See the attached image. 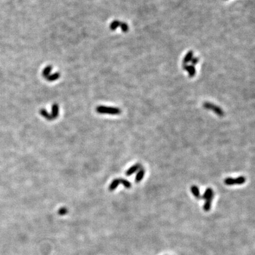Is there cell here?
I'll list each match as a JSON object with an SVG mask.
<instances>
[{"label":"cell","mask_w":255,"mask_h":255,"mask_svg":"<svg viewBox=\"0 0 255 255\" xmlns=\"http://www.w3.org/2000/svg\"><path fill=\"white\" fill-rule=\"evenodd\" d=\"M141 168V165L140 164H136L130 167L126 172V176H131L133 174H134L135 172L138 171L140 168Z\"/></svg>","instance_id":"3957f363"},{"label":"cell","mask_w":255,"mask_h":255,"mask_svg":"<svg viewBox=\"0 0 255 255\" xmlns=\"http://www.w3.org/2000/svg\"><path fill=\"white\" fill-rule=\"evenodd\" d=\"M52 69H53V67L51 66V65H49L44 69V70H43V72H42V75L45 79H46V77L50 75V73Z\"/></svg>","instance_id":"7c38bea8"},{"label":"cell","mask_w":255,"mask_h":255,"mask_svg":"<svg viewBox=\"0 0 255 255\" xmlns=\"http://www.w3.org/2000/svg\"><path fill=\"white\" fill-rule=\"evenodd\" d=\"M183 69H185L186 71H187L190 77H193L195 76L196 71V68L194 66L186 64V65H183Z\"/></svg>","instance_id":"277c9868"},{"label":"cell","mask_w":255,"mask_h":255,"mask_svg":"<svg viewBox=\"0 0 255 255\" xmlns=\"http://www.w3.org/2000/svg\"><path fill=\"white\" fill-rule=\"evenodd\" d=\"M191 191L196 199H200L201 198V194H200V190L197 186H192L191 187Z\"/></svg>","instance_id":"9c48e42d"},{"label":"cell","mask_w":255,"mask_h":255,"mask_svg":"<svg viewBox=\"0 0 255 255\" xmlns=\"http://www.w3.org/2000/svg\"><path fill=\"white\" fill-rule=\"evenodd\" d=\"M213 199H208L205 200V203L203 206V208L204 210L206 211H208L210 210L211 208V201Z\"/></svg>","instance_id":"2e32d148"},{"label":"cell","mask_w":255,"mask_h":255,"mask_svg":"<svg viewBox=\"0 0 255 255\" xmlns=\"http://www.w3.org/2000/svg\"><path fill=\"white\" fill-rule=\"evenodd\" d=\"M119 184H120V179H118V178L115 179L114 180L112 181V182L110 184L109 187V190L111 191L115 190L118 187Z\"/></svg>","instance_id":"30bf717a"},{"label":"cell","mask_w":255,"mask_h":255,"mask_svg":"<svg viewBox=\"0 0 255 255\" xmlns=\"http://www.w3.org/2000/svg\"><path fill=\"white\" fill-rule=\"evenodd\" d=\"M120 183H121L125 188L126 189H130L131 187V183L126 180V179H120Z\"/></svg>","instance_id":"ac0fdd59"},{"label":"cell","mask_w":255,"mask_h":255,"mask_svg":"<svg viewBox=\"0 0 255 255\" xmlns=\"http://www.w3.org/2000/svg\"><path fill=\"white\" fill-rule=\"evenodd\" d=\"M121 23V22L118 21V20H114L113 21H112L110 25V30L112 31L115 30L118 27H120Z\"/></svg>","instance_id":"5bb4252c"},{"label":"cell","mask_w":255,"mask_h":255,"mask_svg":"<svg viewBox=\"0 0 255 255\" xmlns=\"http://www.w3.org/2000/svg\"><path fill=\"white\" fill-rule=\"evenodd\" d=\"M235 179V185H242L246 182V178L244 176H240Z\"/></svg>","instance_id":"9a60e30c"},{"label":"cell","mask_w":255,"mask_h":255,"mask_svg":"<svg viewBox=\"0 0 255 255\" xmlns=\"http://www.w3.org/2000/svg\"><path fill=\"white\" fill-rule=\"evenodd\" d=\"M224 183L226 185H227V186L235 185V179L233 178L228 177L224 180Z\"/></svg>","instance_id":"e0dca14e"},{"label":"cell","mask_w":255,"mask_h":255,"mask_svg":"<svg viewBox=\"0 0 255 255\" xmlns=\"http://www.w3.org/2000/svg\"><path fill=\"white\" fill-rule=\"evenodd\" d=\"M203 106L205 109L213 111L216 114H217L218 116L220 117H222L224 115V112L223 110L219 106L213 103H211L210 102H204L203 103Z\"/></svg>","instance_id":"7a4b0ae2"},{"label":"cell","mask_w":255,"mask_h":255,"mask_svg":"<svg viewBox=\"0 0 255 255\" xmlns=\"http://www.w3.org/2000/svg\"><path fill=\"white\" fill-rule=\"evenodd\" d=\"M59 113V106L58 104L54 103L51 107V115L53 118V119H56Z\"/></svg>","instance_id":"5b68a950"},{"label":"cell","mask_w":255,"mask_h":255,"mask_svg":"<svg viewBox=\"0 0 255 255\" xmlns=\"http://www.w3.org/2000/svg\"><path fill=\"white\" fill-rule=\"evenodd\" d=\"M193 51L190 50V51H188V53L186 54V56H184L183 60V65H186L189 62H191L192 58H193Z\"/></svg>","instance_id":"52a82bcc"},{"label":"cell","mask_w":255,"mask_h":255,"mask_svg":"<svg viewBox=\"0 0 255 255\" xmlns=\"http://www.w3.org/2000/svg\"><path fill=\"white\" fill-rule=\"evenodd\" d=\"M60 73L57 72V73H55L54 74L50 75L49 76H47L46 77V79L49 82H53V81L57 80L60 77Z\"/></svg>","instance_id":"4fadbf2b"},{"label":"cell","mask_w":255,"mask_h":255,"mask_svg":"<svg viewBox=\"0 0 255 255\" xmlns=\"http://www.w3.org/2000/svg\"><path fill=\"white\" fill-rule=\"evenodd\" d=\"M40 113L42 116H43L44 118H45L46 119H47L49 121L53 120V118L51 116V114L49 113L48 112H47V110L45 109H42L40 110Z\"/></svg>","instance_id":"8fae6325"},{"label":"cell","mask_w":255,"mask_h":255,"mask_svg":"<svg viewBox=\"0 0 255 255\" xmlns=\"http://www.w3.org/2000/svg\"><path fill=\"white\" fill-rule=\"evenodd\" d=\"M96 112L101 114H109L112 115H119L121 113V110L118 107L99 106L96 107Z\"/></svg>","instance_id":"6da1fadb"},{"label":"cell","mask_w":255,"mask_h":255,"mask_svg":"<svg viewBox=\"0 0 255 255\" xmlns=\"http://www.w3.org/2000/svg\"><path fill=\"white\" fill-rule=\"evenodd\" d=\"M67 213V209L65 207H63L61 208L59 210H58V214L60 215H64Z\"/></svg>","instance_id":"ffe728a7"},{"label":"cell","mask_w":255,"mask_h":255,"mask_svg":"<svg viewBox=\"0 0 255 255\" xmlns=\"http://www.w3.org/2000/svg\"><path fill=\"white\" fill-rule=\"evenodd\" d=\"M199 58H198V57H193V58H192V60H191V65H193V66H195V65H196L198 63H199Z\"/></svg>","instance_id":"44dd1931"},{"label":"cell","mask_w":255,"mask_h":255,"mask_svg":"<svg viewBox=\"0 0 255 255\" xmlns=\"http://www.w3.org/2000/svg\"><path fill=\"white\" fill-rule=\"evenodd\" d=\"M213 197H214L213 190L211 188H207L205 190L203 196H202V199L206 200L208 199H213Z\"/></svg>","instance_id":"8992f818"},{"label":"cell","mask_w":255,"mask_h":255,"mask_svg":"<svg viewBox=\"0 0 255 255\" xmlns=\"http://www.w3.org/2000/svg\"><path fill=\"white\" fill-rule=\"evenodd\" d=\"M144 175H145V170L143 168H141L138 170V172H137V174L136 175L135 180V182L137 183L141 182L142 181V180L143 179V178L144 177Z\"/></svg>","instance_id":"ba28073f"},{"label":"cell","mask_w":255,"mask_h":255,"mask_svg":"<svg viewBox=\"0 0 255 255\" xmlns=\"http://www.w3.org/2000/svg\"><path fill=\"white\" fill-rule=\"evenodd\" d=\"M120 27L121 28L122 31H123V32H125V33L128 31V30H129V26H128V25L126 23H124V22L122 23V22H121Z\"/></svg>","instance_id":"d6986e66"}]
</instances>
